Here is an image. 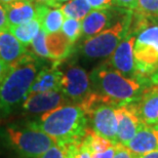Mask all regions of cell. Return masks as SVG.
<instances>
[{
  "label": "cell",
  "instance_id": "6da1fadb",
  "mask_svg": "<svg viewBox=\"0 0 158 158\" xmlns=\"http://www.w3.org/2000/svg\"><path fill=\"white\" fill-rule=\"evenodd\" d=\"M26 125L43 131L61 147L81 142L89 129L87 116L77 104L62 105L27 122Z\"/></svg>",
  "mask_w": 158,
  "mask_h": 158
},
{
  "label": "cell",
  "instance_id": "7a4b0ae2",
  "mask_svg": "<svg viewBox=\"0 0 158 158\" xmlns=\"http://www.w3.org/2000/svg\"><path fill=\"white\" fill-rule=\"evenodd\" d=\"M91 87L115 105L137 103L152 82L147 77H127L105 62L91 71Z\"/></svg>",
  "mask_w": 158,
  "mask_h": 158
},
{
  "label": "cell",
  "instance_id": "3957f363",
  "mask_svg": "<svg viewBox=\"0 0 158 158\" xmlns=\"http://www.w3.org/2000/svg\"><path fill=\"white\" fill-rule=\"evenodd\" d=\"M42 61L33 52L27 53L9 66L5 77L0 82V116H7L23 104Z\"/></svg>",
  "mask_w": 158,
  "mask_h": 158
},
{
  "label": "cell",
  "instance_id": "277c9868",
  "mask_svg": "<svg viewBox=\"0 0 158 158\" xmlns=\"http://www.w3.org/2000/svg\"><path fill=\"white\" fill-rule=\"evenodd\" d=\"M0 141L21 158H38L56 145L49 135L26 124H12L1 128Z\"/></svg>",
  "mask_w": 158,
  "mask_h": 158
},
{
  "label": "cell",
  "instance_id": "5b68a950",
  "mask_svg": "<svg viewBox=\"0 0 158 158\" xmlns=\"http://www.w3.org/2000/svg\"><path fill=\"white\" fill-rule=\"evenodd\" d=\"M134 11L124 9L111 26L90 38L82 40L78 49L87 60H103L110 58L118 44L128 34Z\"/></svg>",
  "mask_w": 158,
  "mask_h": 158
},
{
  "label": "cell",
  "instance_id": "8992f818",
  "mask_svg": "<svg viewBox=\"0 0 158 158\" xmlns=\"http://www.w3.org/2000/svg\"><path fill=\"white\" fill-rule=\"evenodd\" d=\"M137 75L150 78L158 69V24H152L137 35L134 45Z\"/></svg>",
  "mask_w": 158,
  "mask_h": 158
},
{
  "label": "cell",
  "instance_id": "52a82bcc",
  "mask_svg": "<svg viewBox=\"0 0 158 158\" xmlns=\"http://www.w3.org/2000/svg\"><path fill=\"white\" fill-rule=\"evenodd\" d=\"M60 68V66H59ZM62 72L61 91L70 104H80L93 91L89 75L83 68L75 63L60 68Z\"/></svg>",
  "mask_w": 158,
  "mask_h": 158
},
{
  "label": "cell",
  "instance_id": "ba28073f",
  "mask_svg": "<svg viewBox=\"0 0 158 158\" xmlns=\"http://www.w3.org/2000/svg\"><path fill=\"white\" fill-rule=\"evenodd\" d=\"M115 111L117 117V144L126 146L143 122L139 116L135 103L119 105Z\"/></svg>",
  "mask_w": 158,
  "mask_h": 158
},
{
  "label": "cell",
  "instance_id": "9c48e42d",
  "mask_svg": "<svg viewBox=\"0 0 158 158\" xmlns=\"http://www.w3.org/2000/svg\"><path fill=\"white\" fill-rule=\"evenodd\" d=\"M135 38L137 35L128 31L125 38L118 44L116 49L110 56L109 61H107L112 68L127 77H140L137 75L135 67L134 45Z\"/></svg>",
  "mask_w": 158,
  "mask_h": 158
},
{
  "label": "cell",
  "instance_id": "30bf717a",
  "mask_svg": "<svg viewBox=\"0 0 158 158\" xmlns=\"http://www.w3.org/2000/svg\"><path fill=\"white\" fill-rule=\"evenodd\" d=\"M123 10L116 6L110 9H93L81 21L82 40L90 38L110 27Z\"/></svg>",
  "mask_w": 158,
  "mask_h": 158
},
{
  "label": "cell",
  "instance_id": "8fae6325",
  "mask_svg": "<svg viewBox=\"0 0 158 158\" xmlns=\"http://www.w3.org/2000/svg\"><path fill=\"white\" fill-rule=\"evenodd\" d=\"M69 104L61 90L28 94L22 104V109L30 114H43L58 107Z\"/></svg>",
  "mask_w": 158,
  "mask_h": 158
},
{
  "label": "cell",
  "instance_id": "7c38bea8",
  "mask_svg": "<svg viewBox=\"0 0 158 158\" xmlns=\"http://www.w3.org/2000/svg\"><path fill=\"white\" fill-rule=\"evenodd\" d=\"M134 155H141L158 150V124H142L135 137L125 146Z\"/></svg>",
  "mask_w": 158,
  "mask_h": 158
},
{
  "label": "cell",
  "instance_id": "4fadbf2b",
  "mask_svg": "<svg viewBox=\"0 0 158 158\" xmlns=\"http://www.w3.org/2000/svg\"><path fill=\"white\" fill-rule=\"evenodd\" d=\"M61 78L62 72L58 64L52 63L50 66H44L37 73L33 84L31 85L29 94L61 90Z\"/></svg>",
  "mask_w": 158,
  "mask_h": 158
},
{
  "label": "cell",
  "instance_id": "5bb4252c",
  "mask_svg": "<svg viewBox=\"0 0 158 158\" xmlns=\"http://www.w3.org/2000/svg\"><path fill=\"white\" fill-rule=\"evenodd\" d=\"M139 116L144 124H158V84L152 85L135 103Z\"/></svg>",
  "mask_w": 158,
  "mask_h": 158
},
{
  "label": "cell",
  "instance_id": "9a60e30c",
  "mask_svg": "<svg viewBox=\"0 0 158 158\" xmlns=\"http://www.w3.org/2000/svg\"><path fill=\"white\" fill-rule=\"evenodd\" d=\"M28 52L26 45H24L18 38L12 35L8 29L0 30V60L10 66Z\"/></svg>",
  "mask_w": 158,
  "mask_h": 158
},
{
  "label": "cell",
  "instance_id": "2e32d148",
  "mask_svg": "<svg viewBox=\"0 0 158 158\" xmlns=\"http://www.w3.org/2000/svg\"><path fill=\"white\" fill-rule=\"evenodd\" d=\"M46 47L50 61L56 64H62L74 52V43H72L62 32L46 35Z\"/></svg>",
  "mask_w": 158,
  "mask_h": 158
},
{
  "label": "cell",
  "instance_id": "e0dca14e",
  "mask_svg": "<svg viewBox=\"0 0 158 158\" xmlns=\"http://www.w3.org/2000/svg\"><path fill=\"white\" fill-rule=\"evenodd\" d=\"M36 19L39 21L40 27L45 34L60 32L64 23V15L61 8L50 7L45 4L35 3Z\"/></svg>",
  "mask_w": 158,
  "mask_h": 158
},
{
  "label": "cell",
  "instance_id": "ac0fdd59",
  "mask_svg": "<svg viewBox=\"0 0 158 158\" xmlns=\"http://www.w3.org/2000/svg\"><path fill=\"white\" fill-rule=\"evenodd\" d=\"M8 26L27 23L36 18L35 2L33 0H19L4 5Z\"/></svg>",
  "mask_w": 158,
  "mask_h": 158
},
{
  "label": "cell",
  "instance_id": "d6986e66",
  "mask_svg": "<svg viewBox=\"0 0 158 158\" xmlns=\"http://www.w3.org/2000/svg\"><path fill=\"white\" fill-rule=\"evenodd\" d=\"M40 29V23L36 18L34 20L27 22V23L9 26V31L12 33V35L26 46L32 43L33 39L38 34Z\"/></svg>",
  "mask_w": 158,
  "mask_h": 158
},
{
  "label": "cell",
  "instance_id": "ffe728a7",
  "mask_svg": "<svg viewBox=\"0 0 158 158\" xmlns=\"http://www.w3.org/2000/svg\"><path fill=\"white\" fill-rule=\"evenodd\" d=\"M61 10L65 18L82 21L91 11V7L87 0H70L64 3Z\"/></svg>",
  "mask_w": 158,
  "mask_h": 158
},
{
  "label": "cell",
  "instance_id": "44dd1931",
  "mask_svg": "<svg viewBox=\"0 0 158 158\" xmlns=\"http://www.w3.org/2000/svg\"><path fill=\"white\" fill-rule=\"evenodd\" d=\"M82 141L85 144V146L87 147V149L89 150L90 154L103 152V151H105L106 149H108V148L112 147L114 145L112 142L101 137V135L96 134L91 129H88L87 134L85 135V137L83 138Z\"/></svg>",
  "mask_w": 158,
  "mask_h": 158
},
{
  "label": "cell",
  "instance_id": "7402d4cb",
  "mask_svg": "<svg viewBox=\"0 0 158 158\" xmlns=\"http://www.w3.org/2000/svg\"><path fill=\"white\" fill-rule=\"evenodd\" d=\"M135 12L145 18L150 19L152 22L158 20V0H137Z\"/></svg>",
  "mask_w": 158,
  "mask_h": 158
},
{
  "label": "cell",
  "instance_id": "603a6c76",
  "mask_svg": "<svg viewBox=\"0 0 158 158\" xmlns=\"http://www.w3.org/2000/svg\"><path fill=\"white\" fill-rule=\"evenodd\" d=\"M61 30L62 33L72 43L75 44L79 37H81V22L79 20H75V19L66 18Z\"/></svg>",
  "mask_w": 158,
  "mask_h": 158
},
{
  "label": "cell",
  "instance_id": "cb8c5ba5",
  "mask_svg": "<svg viewBox=\"0 0 158 158\" xmlns=\"http://www.w3.org/2000/svg\"><path fill=\"white\" fill-rule=\"evenodd\" d=\"M32 50L33 53L36 56H38L39 59L43 60H49V53L47 52V47H46V34L45 32L40 29L38 34L35 36V38L32 41Z\"/></svg>",
  "mask_w": 158,
  "mask_h": 158
},
{
  "label": "cell",
  "instance_id": "d4e9b609",
  "mask_svg": "<svg viewBox=\"0 0 158 158\" xmlns=\"http://www.w3.org/2000/svg\"><path fill=\"white\" fill-rule=\"evenodd\" d=\"M65 149L66 147H61L56 144L38 158H65Z\"/></svg>",
  "mask_w": 158,
  "mask_h": 158
},
{
  "label": "cell",
  "instance_id": "484cf974",
  "mask_svg": "<svg viewBox=\"0 0 158 158\" xmlns=\"http://www.w3.org/2000/svg\"><path fill=\"white\" fill-rule=\"evenodd\" d=\"M91 9H110L115 7L114 0H87Z\"/></svg>",
  "mask_w": 158,
  "mask_h": 158
},
{
  "label": "cell",
  "instance_id": "4316f807",
  "mask_svg": "<svg viewBox=\"0 0 158 158\" xmlns=\"http://www.w3.org/2000/svg\"><path fill=\"white\" fill-rule=\"evenodd\" d=\"M137 0H114V5L118 8L135 11L137 8Z\"/></svg>",
  "mask_w": 158,
  "mask_h": 158
},
{
  "label": "cell",
  "instance_id": "83f0119b",
  "mask_svg": "<svg viewBox=\"0 0 158 158\" xmlns=\"http://www.w3.org/2000/svg\"><path fill=\"white\" fill-rule=\"evenodd\" d=\"M113 158H135L134 154L125 146L121 144H116V151Z\"/></svg>",
  "mask_w": 158,
  "mask_h": 158
},
{
  "label": "cell",
  "instance_id": "f1b7e54d",
  "mask_svg": "<svg viewBox=\"0 0 158 158\" xmlns=\"http://www.w3.org/2000/svg\"><path fill=\"white\" fill-rule=\"evenodd\" d=\"M116 151V145H113L112 147L108 148L103 152H98V153H91V158H113L114 157Z\"/></svg>",
  "mask_w": 158,
  "mask_h": 158
},
{
  "label": "cell",
  "instance_id": "f546056e",
  "mask_svg": "<svg viewBox=\"0 0 158 158\" xmlns=\"http://www.w3.org/2000/svg\"><path fill=\"white\" fill-rule=\"evenodd\" d=\"M80 143V142H79ZM79 143L70 144L65 149V158H77L78 145Z\"/></svg>",
  "mask_w": 158,
  "mask_h": 158
},
{
  "label": "cell",
  "instance_id": "4dcf8cb0",
  "mask_svg": "<svg viewBox=\"0 0 158 158\" xmlns=\"http://www.w3.org/2000/svg\"><path fill=\"white\" fill-rule=\"evenodd\" d=\"M77 158H91V154L87 147L85 146L83 141H81L78 145V152H77Z\"/></svg>",
  "mask_w": 158,
  "mask_h": 158
},
{
  "label": "cell",
  "instance_id": "1f68e13d",
  "mask_svg": "<svg viewBox=\"0 0 158 158\" xmlns=\"http://www.w3.org/2000/svg\"><path fill=\"white\" fill-rule=\"evenodd\" d=\"M4 29H8V22L4 6L0 3V30Z\"/></svg>",
  "mask_w": 158,
  "mask_h": 158
},
{
  "label": "cell",
  "instance_id": "d6a6232c",
  "mask_svg": "<svg viewBox=\"0 0 158 158\" xmlns=\"http://www.w3.org/2000/svg\"><path fill=\"white\" fill-rule=\"evenodd\" d=\"M8 70H9V65H7L6 63L0 60V82L5 77V75L8 72Z\"/></svg>",
  "mask_w": 158,
  "mask_h": 158
},
{
  "label": "cell",
  "instance_id": "836d02e7",
  "mask_svg": "<svg viewBox=\"0 0 158 158\" xmlns=\"http://www.w3.org/2000/svg\"><path fill=\"white\" fill-rule=\"evenodd\" d=\"M135 158H158V150L151 151V152L141 154V155H134Z\"/></svg>",
  "mask_w": 158,
  "mask_h": 158
},
{
  "label": "cell",
  "instance_id": "e575fe53",
  "mask_svg": "<svg viewBox=\"0 0 158 158\" xmlns=\"http://www.w3.org/2000/svg\"><path fill=\"white\" fill-rule=\"evenodd\" d=\"M33 1L35 3H39V4H45L47 6H50V7H55V2H53V0H33Z\"/></svg>",
  "mask_w": 158,
  "mask_h": 158
},
{
  "label": "cell",
  "instance_id": "d590c367",
  "mask_svg": "<svg viewBox=\"0 0 158 158\" xmlns=\"http://www.w3.org/2000/svg\"><path fill=\"white\" fill-rule=\"evenodd\" d=\"M150 80H151V82H152L153 85L158 84V69L155 71V73L150 77Z\"/></svg>",
  "mask_w": 158,
  "mask_h": 158
},
{
  "label": "cell",
  "instance_id": "8d00e7d4",
  "mask_svg": "<svg viewBox=\"0 0 158 158\" xmlns=\"http://www.w3.org/2000/svg\"><path fill=\"white\" fill-rule=\"evenodd\" d=\"M68 1H70V0H53V2H55V7L60 8L63 5V3H66Z\"/></svg>",
  "mask_w": 158,
  "mask_h": 158
},
{
  "label": "cell",
  "instance_id": "74e56055",
  "mask_svg": "<svg viewBox=\"0 0 158 158\" xmlns=\"http://www.w3.org/2000/svg\"><path fill=\"white\" fill-rule=\"evenodd\" d=\"M15 1H19V0H0V3L4 6V5H7V4H10L12 2H15Z\"/></svg>",
  "mask_w": 158,
  "mask_h": 158
},
{
  "label": "cell",
  "instance_id": "f35d334b",
  "mask_svg": "<svg viewBox=\"0 0 158 158\" xmlns=\"http://www.w3.org/2000/svg\"><path fill=\"white\" fill-rule=\"evenodd\" d=\"M155 24H158V20H157V21L155 22Z\"/></svg>",
  "mask_w": 158,
  "mask_h": 158
}]
</instances>
